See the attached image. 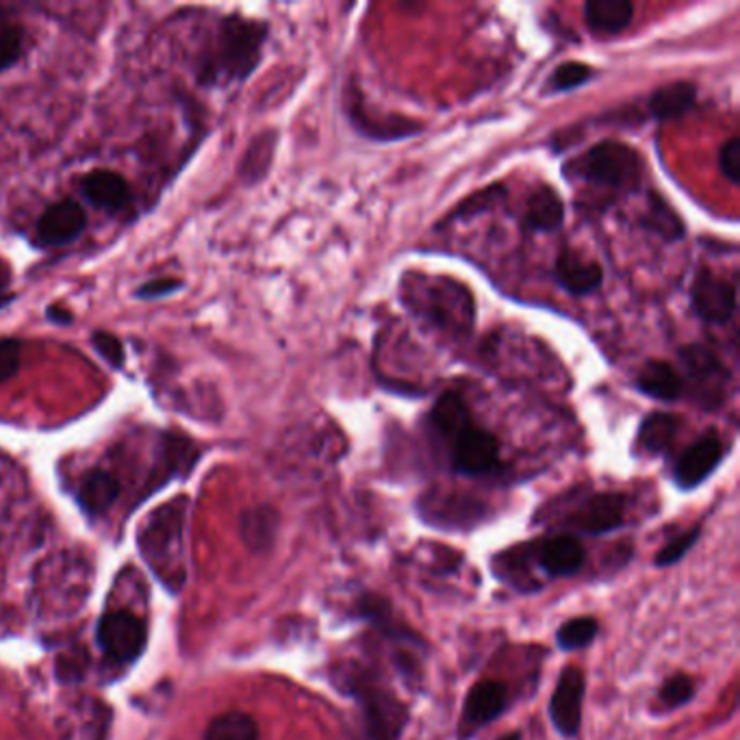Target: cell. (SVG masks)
Wrapping results in <instances>:
<instances>
[{"label":"cell","instance_id":"d6a6232c","mask_svg":"<svg viewBox=\"0 0 740 740\" xmlns=\"http://www.w3.org/2000/svg\"><path fill=\"white\" fill-rule=\"evenodd\" d=\"M699 537H701V528L699 526H694V528H691V530H687V532H682L680 537H676V539H671L658 554H656V558H653V564L656 567H660V569H664V567H673V564H678L684 556L689 554L691 550L694 548V543L699 541Z\"/></svg>","mask_w":740,"mask_h":740},{"label":"cell","instance_id":"f546056e","mask_svg":"<svg viewBox=\"0 0 740 740\" xmlns=\"http://www.w3.org/2000/svg\"><path fill=\"white\" fill-rule=\"evenodd\" d=\"M593 77H596V72L591 66L578 63V61H567L556 68L554 74L550 77V81L546 86L548 88L546 92H569V90H576V88L589 83Z\"/></svg>","mask_w":740,"mask_h":740},{"label":"cell","instance_id":"603a6c76","mask_svg":"<svg viewBox=\"0 0 740 740\" xmlns=\"http://www.w3.org/2000/svg\"><path fill=\"white\" fill-rule=\"evenodd\" d=\"M697 88L689 81L664 86L649 96L648 111L653 120H676L693 109Z\"/></svg>","mask_w":740,"mask_h":740},{"label":"cell","instance_id":"5b68a950","mask_svg":"<svg viewBox=\"0 0 740 740\" xmlns=\"http://www.w3.org/2000/svg\"><path fill=\"white\" fill-rule=\"evenodd\" d=\"M148 630L143 619L136 612L118 608L109 610L100 617L96 628V641L102 653L113 664H131L136 662L146 648Z\"/></svg>","mask_w":740,"mask_h":740},{"label":"cell","instance_id":"836d02e7","mask_svg":"<svg viewBox=\"0 0 740 740\" xmlns=\"http://www.w3.org/2000/svg\"><path fill=\"white\" fill-rule=\"evenodd\" d=\"M694 697V682L693 678L678 673L673 678H669L662 689H660V701L667 708H682L687 703H691Z\"/></svg>","mask_w":740,"mask_h":740},{"label":"cell","instance_id":"30bf717a","mask_svg":"<svg viewBox=\"0 0 740 740\" xmlns=\"http://www.w3.org/2000/svg\"><path fill=\"white\" fill-rule=\"evenodd\" d=\"M509 706V689L496 680H478L464 694L459 721V740L473 739L482 728L504 714Z\"/></svg>","mask_w":740,"mask_h":740},{"label":"cell","instance_id":"d6986e66","mask_svg":"<svg viewBox=\"0 0 740 740\" xmlns=\"http://www.w3.org/2000/svg\"><path fill=\"white\" fill-rule=\"evenodd\" d=\"M634 18L630 0H589L584 4V22L598 38L623 33Z\"/></svg>","mask_w":740,"mask_h":740},{"label":"cell","instance_id":"4fadbf2b","mask_svg":"<svg viewBox=\"0 0 740 740\" xmlns=\"http://www.w3.org/2000/svg\"><path fill=\"white\" fill-rule=\"evenodd\" d=\"M723 443L721 439L710 432L694 441L691 448L682 452L678 463L673 467V482L680 491H693L703 484L723 461Z\"/></svg>","mask_w":740,"mask_h":740},{"label":"cell","instance_id":"9a60e30c","mask_svg":"<svg viewBox=\"0 0 740 740\" xmlns=\"http://www.w3.org/2000/svg\"><path fill=\"white\" fill-rule=\"evenodd\" d=\"M587 560V550L573 534H556L546 539L537 550L539 569L548 578H571L576 576Z\"/></svg>","mask_w":740,"mask_h":740},{"label":"cell","instance_id":"f35d334b","mask_svg":"<svg viewBox=\"0 0 740 740\" xmlns=\"http://www.w3.org/2000/svg\"><path fill=\"white\" fill-rule=\"evenodd\" d=\"M500 740H521V732H510V734L502 737Z\"/></svg>","mask_w":740,"mask_h":740},{"label":"cell","instance_id":"52a82bcc","mask_svg":"<svg viewBox=\"0 0 740 740\" xmlns=\"http://www.w3.org/2000/svg\"><path fill=\"white\" fill-rule=\"evenodd\" d=\"M448 446H450L452 469L461 476L478 478L493 473L500 467L498 439L489 430L476 426L473 421L467 423L459 434H454Z\"/></svg>","mask_w":740,"mask_h":740},{"label":"cell","instance_id":"4dcf8cb0","mask_svg":"<svg viewBox=\"0 0 740 740\" xmlns=\"http://www.w3.org/2000/svg\"><path fill=\"white\" fill-rule=\"evenodd\" d=\"M272 154H274V139L257 138V141L248 148V152L243 154V163H241L243 179L248 183H254L261 177H266V170L261 163L266 161V166H270Z\"/></svg>","mask_w":740,"mask_h":740},{"label":"cell","instance_id":"e575fe53","mask_svg":"<svg viewBox=\"0 0 740 740\" xmlns=\"http://www.w3.org/2000/svg\"><path fill=\"white\" fill-rule=\"evenodd\" d=\"M22 363V341L16 337H2L0 339V384L11 380Z\"/></svg>","mask_w":740,"mask_h":740},{"label":"cell","instance_id":"484cf974","mask_svg":"<svg viewBox=\"0 0 740 740\" xmlns=\"http://www.w3.org/2000/svg\"><path fill=\"white\" fill-rule=\"evenodd\" d=\"M204 740H259V726L250 714L231 710L211 719Z\"/></svg>","mask_w":740,"mask_h":740},{"label":"cell","instance_id":"8fae6325","mask_svg":"<svg viewBox=\"0 0 740 740\" xmlns=\"http://www.w3.org/2000/svg\"><path fill=\"white\" fill-rule=\"evenodd\" d=\"M584 676L578 667H564L550 697L548 717L562 739H576L582 728Z\"/></svg>","mask_w":740,"mask_h":740},{"label":"cell","instance_id":"2e32d148","mask_svg":"<svg viewBox=\"0 0 740 740\" xmlns=\"http://www.w3.org/2000/svg\"><path fill=\"white\" fill-rule=\"evenodd\" d=\"M554 277L571 296H589L602 287L603 270L600 263L584 261L580 254L564 248L556 259Z\"/></svg>","mask_w":740,"mask_h":740},{"label":"cell","instance_id":"ac0fdd59","mask_svg":"<svg viewBox=\"0 0 740 740\" xmlns=\"http://www.w3.org/2000/svg\"><path fill=\"white\" fill-rule=\"evenodd\" d=\"M120 489V480L111 471L92 469L81 478L74 498L88 517H102L118 502Z\"/></svg>","mask_w":740,"mask_h":740},{"label":"cell","instance_id":"8992f818","mask_svg":"<svg viewBox=\"0 0 740 740\" xmlns=\"http://www.w3.org/2000/svg\"><path fill=\"white\" fill-rule=\"evenodd\" d=\"M682 366H684V382L689 380V393L693 396L694 402L701 409H719L726 400V387L730 380V373L721 359L706 346H687L680 352Z\"/></svg>","mask_w":740,"mask_h":740},{"label":"cell","instance_id":"7a4b0ae2","mask_svg":"<svg viewBox=\"0 0 740 740\" xmlns=\"http://www.w3.org/2000/svg\"><path fill=\"white\" fill-rule=\"evenodd\" d=\"M187 498L170 500L139 528V554L172 593H179L187 580Z\"/></svg>","mask_w":740,"mask_h":740},{"label":"cell","instance_id":"6da1fadb","mask_svg":"<svg viewBox=\"0 0 740 740\" xmlns=\"http://www.w3.org/2000/svg\"><path fill=\"white\" fill-rule=\"evenodd\" d=\"M266 42V22L237 13L222 18L211 44L198 61V81L209 88L246 81L259 68Z\"/></svg>","mask_w":740,"mask_h":740},{"label":"cell","instance_id":"f1b7e54d","mask_svg":"<svg viewBox=\"0 0 740 740\" xmlns=\"http://www.w3.org/2000/svg\"><path fill=\"white\" fill-rule=\"evenodd\" d=\"M24 48V29L0 9V72L16 66Z\"/></svg>","mask_w":740,"mask_h":740},{"label":"cell","instance_id":"5bb4252c","mask_svg":"<svg viewBox=\"0 0 740 740\" xmlns=\"http://www.w3.org/2000/svg\"><path fill=\"white\" fill-rule=\"evenodd\" d=\"M357 614L359 619L368 621L371 628H376L378 634H382L387 641L396 646H404L411 649H426V641L413 632L402 619L396 617L393 606L387 602L382 596L376 593H363L357 600Z\"/></svg>","mask_w":740,"mask_h":740},{"label":"cell","instance_id":"d590c367","mask_svg":"<svg viewBox=\"0 0 740 740\" xmlns=\"http://www.w3.org/2000/svg\"><path fill=\"white\" fill-rule=\"evenodd\" d=\"M719 168L721 174L730 181V183H739L740 181V139L730 138L719 152Z\"/></svg>","mask_w":740,"mask_h":740},{"label":"cell","instance_id":"d4e9b609","mask_svg":"<svg viewBox=\"0 0 740 740\" xmlns=\"http://www.w3.org/2000/svg\"><path fill=\"white\" fill-rule=\"evenodd\" d=\"M680 430V419L669 413L649 416L637 434V448L646 454H662L671 448Z\"/></svg>","mask_w":740,"mask_h":740},{"label":"cell","instance_id":"83f0119b","mask_svg":"<svg viewBox=\"0 0 740 740\" xmlns=\"http://www.w3.org/2000/svg\"><path fill=\"white\" fill-rule=\"evenodd\" d=\"M600 632V623L593 617H576L564 621L556 630V646L562 651H578L589 648Z\"/></svg>","mask_w":740,"mask_h":740},{"label":"cell","instance_id":"ba28073f","mask_svg":"<svg viewBox=\"0 0 740 740\" xmlns=\"http://www.w3.org/2000/svg\"><path fill=\"white\" fill-rule=\"evenodd\" d=\"M626 512L628 498L623 493H593L564 517V528L580 534L600 537L619 530L626 523Z\"/></svg>","mask_w":740,"mask_h":740},{"label":"cell","instance_id":"ffe728a7","mask_svg":"<svg viewBox=\"0 0 740 740\" xmlns=\"http://www.w3.org/2000/svg\"><path fill=\"white\" fill-rule=\"evenodd\" d=\"M637 389L660 402H678L687 396L684 376L667 361H649L637 376Z\"/></svg>","mask_w":740,"mask_h":740},{"label":"cell","instance_id":"8d00e7d4","mask_svg":"<svg viewBox=\"0 0 740 740\" xmlns=\"http://www.w3.org/2000/svg\"><path fill=\"white\" fill-rule=\"evenodd\" d=\"M179 289H183V280H179V278H154L138 287L136 296L141 300H157V298H166Z\"/></svg>","mask_w":740,"mask_h":740},{"label":"cell","instance_id":"3957f363","mask_svg":"<svg viewBox=\"0 0 740 740\" xmlns=\"http://www.w3.org/2000/svg\"><path fill=\"white\" fill-rule=\"evenodd\" d=\"M334 671L339 676L334 680V687L354 697L361 706L366 740L400 739L409 721L407 706L361 667Z\"/></svg>","mask_w":740,"mask_h":740},{"label":"cell","instance_id":"1f68e13d","mask_svg":"<svg viewBox=\"0 0 740 740\" xmlns=\"http://www.w3.org/2000/svg\"><path fill=\"white\" fill-rule=\"evenodd\" d=\"M96 354L111 368V370H124L127 366V352H124V343L107 330H96L90 337Z\"/></svg>","mask_w":740,"mask_h":740},{"label":"cell","instance_id":"44dd1931","mask_svg":"<svg viewBox=\"0 0 740 740\" xmlns=\"http://www.w3.org/2000/svg\"><path fill=\"white\" fill-rule=\"evenodd\" d=\"M564 220V204L552 187H539L526 207L523 227L530 232H552Z\"/></svg>","mask_w":740,"mask_h":740},{"label":"cell","instance_id":"7c38bea8","mask_svg":"<svg viewBox=\"0 0 740 740\" xmlns=\"http://www.w3.org/2000/svg\"><path fill=\"white\" fill-rule=\"evenodd\" d=\"M86 229V209L72 198H63L59 202H52L40 216L36 224V243L40 248H61L77 241Z\"/></svg>","mask_w":740,"mask_h":740},{"label":"cell","instance_id":"74e56055","mask_svg":"<svg viewBox=\"0 0 740 740\" xmlns=\"http://www.w3.org/2000/svg\"><path fill=\"white\" fill-rule=\"evenodd\" d=\"M47 318L48 322H52V324L59 326H68L74 322V316H72L68 309H63V307H57V304H50V307H48Z\"/></svg>","mask_w":740,"mask_h":740},{"label":"cell","instance_id":"277c9868","mask_svg":"<svg viewBox=\"0 0 740 740\" xmlns=\"http://www.w3.org/2000/svg\"><path fill=\"white\" fill-rule=\"evenodd\" d=\"M573 177L612 191H632L643 179L641 154L621 141H602L587 150L573 166Z\"/></svg>","mask_w":740,"mask_h":740},{"label":"cell","instance_id":"e0dca14e","mask_svg":"<svg viewBox=\"0 0 740 740\" xmlns=\"http://www.w3.org/2000/svg\"><path fill=\"white\" fill-rule=\"evenodd\" d=\"M81 193L90 204L109 213H118L131 202V187L113 170H92L86 174L81 179Z\"/></svg>","mask_w":740,"mask_h":740},{"label":"cell","instance_id":"4316f807","mask_svg":"<svg viewBox=\"0 0 740 740\" xmlns=\"http://www.w3.org/2000/svg\"><path fill=\"white\" fill-rule=\"evenodd\" d=\"M641 224L648 231L656 232L658 237H662L664 241H678L684 237V224L678 218V213L664 202V198H660L656 191L649 193L648 211L641 220Z\"/></svg>","mask_w":740,"mask_h":740},{"label":"cell","instance_id":"9c48e42d","mask_svg":"<svg viewBox=\"0 0 740 740\" xmlns=\"http://www.w3.org/2000/svg\"><path fill=\"white\" fill-rule=\"evenodd\" d=\"M691 304L703 322L728 324L737 313V284L701 268L691 287Z\"/></svg>","mask_w":740,"mask_h":740},{"label":"cell","instance_id":"7402d4cb","mask_svg":"<svg viewBox=\"0 0 740 740\" xmlns=\"http://www.w3.org/2000/svg\"><path fill=\"white\" fill-rule=\"evenodd\" d=\"M428 421H430L432 430L446 443H450L454 434H459L467 423L473 421V417H471V411H469L463 396L457 393V391H448L434 402V407L428 416Z\"/></svg>","mask_w":740,"mask_h":740},{"label":"cell","instance_id":"cb8c5ba5","mask_svg":"<svg viewBox=\"0 0 740 740\" xmlns=\"http://www.w3.org/2000/svg\"><path fill=\"white\" fill-rule=\"evenodd\" d=\"M278 534L277 510L270 507L246 510L241 514V537L252 552H266L274 546Z\"/></svg>","mask_w":740,"mask_h":740}]
</instances>
